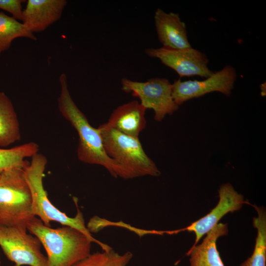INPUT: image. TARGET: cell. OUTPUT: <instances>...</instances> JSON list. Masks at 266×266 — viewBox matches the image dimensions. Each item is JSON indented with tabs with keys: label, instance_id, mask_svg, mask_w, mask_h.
<instances>
[{
	"label": "cell",
	"instance_id": "cell-1",
	"mask_svg": "<svg viewBox=\"0 0 266 266\" xmlns=\"http://www.w3.org/2000/svg\"><path fill=\"white\" fill-rule=\"evenodd\" d=\"M59 81L61 92L58 99V107L62 115L78 133V158L85 163L103 166L113 177H118V165L106 154L98 128L90 124L86 116L72 100L68 89L66 74H61Z\"/></svg>",
	"mask_w": 266,
	"mask_h": 266
},
{
	"label": "cell",
	"instance_id": "cell-2",
	"mask_svg": "<svg viewBox=\"0 0 266 266\" xmlns=\"http://www.w3.org/2000/svg\"><path fill=\"white\" fill-rule=\"evenodd\" d=\"M27 230L37 237L44 247L47 266H73L91 253V239L79 230L63 226L52 228L34 217Z\"/></svg>",
	"mask_w": 266,
	"mask_h": 266
},
{
	"label": "cell",
	"instance_id": "cell-3",
	"mask_svg": "<svg viewBox=\"0 0 266 266\" xmlns=\"http://www.w3.org/2000/svg\"><path fill=\"white\" fill-rule=\"evenodd\" d=\"M47 163L46 157L37 153L32 157L31 162L24 169L25 178L31 191L34 216H38L42 223L48 227H50L51 222L55 221L63 226L75 228L100 246L102 250H109L111 247L94 238L88 230L83 214L77 205V200H74L77 212L73 217L66 215L51 202L43 183Z\"/></svg>",
	"mask_w": 266,
	"mask_h": 266
},
{
	"label": "cell",
	"instance_id": "cell-4",
	"mask_svg": "<svg viewBox=\"0 0 266 266\" xmlns=\"http://www.w3.org/2000/svg\"><path fill=\"white\" fill-rule=\"evenodd\" d=\"M98 129L106 154L119 167L118 177L129 179L160 175V171L144 151L138 137L124 134L106 123L100 125Z\"/></svg>",
	"mask_w": 266,
	"mask_h": 266
},
{
	"label": "cell",
	"instance_id": "cell-5",
	"mask_svg": "<svg viewBox=\"0 0 266 266\" xmlns=\"http://www.w3.org/2000/svg\"><path fill=\"white\" fill-rule=\"evenodd\" d=\"M23 168L3 170L0 176V225L27 229L35 217L31 191Z\"/></svg>",
	"mask_w": 266,
	"mask_h": 266
},
{
	"label": "cell",
	"instance_id": "cell-6",
	"mask_svg": "<svg viewBox=\"0 0 266 266\" xmlns=\"http://www.w3.org/2000/svg\"><path fill=\"white\" fill-rule=\"evenodd\" d=\"M121 86L124 92L137 97L146 109L153 110L157 121H161L179 108L172 96V84L166 78L154 77L139 82L124 77Z\"/></svg>",
	"mask_w": 266,
	"mask_h": 266
},
{
	"label": "cell",
	"instance_id": "cell-7",
	"mask_svg": "<svg viewBox=\"0 0 266 266\" xmlns=\"http://www.w3.org/2000/svg\"><path fill=\"white\" fill-rule=\"evenodd\" d=\"M27 229L0 225V246L15 266H47V258L41 251V243Z\"/></svg>",
	"mask_w": 266,
	"mask_h": 266
},
{
	"label": "cell",
	"instance_id": "cell-8",
	"mask_svg": "<svg viewBox=\"0 0 266 266\" xmlns=\"http://www.w3.org/2000/svg\"><path fill=\"white\" fill-rule=\"evenodd\" d=\"M236 78L235 69L227 65L202 81L175 80L172 84V96L179 106L189 100L212 92H219L229 97L233 89Z\"/></svg>",
	"mask_w": 266,
	"mask_h": 266
},
{
	"label": "cell",
	"instance_id": "cell-9",
	"mask_svg": "<svg viewBox=\"0 0 266 266\" xmlns=\"http://www.w3.org/2000/svg\"><path fill=\"white\" fill-rule=\"evenodd\" d=\"M145 53L151 58L159 59L181 77L198 75L206 78L213 73L208 67L207 56L192 47L179 49L149 48L145 50Z\"/></svg>",
	"mask_w": 266,
	"mask_h": 266
},
{
	"label": "cell",
	"instance_id": "cell-10",
	"mask_svg": "<svg viewBox=\"0 0 266 266\" xmlns=\"http://www.w3.org/2000/svg\"><path fill=\"white\" fill-rule=\"evenodd\" d=\"M219 200L217 204L207 214L181 229L195 234L194 247L198 244L201 238L211 230L219 221L230 212L241 209L244 203H248L244 197L236 192L230 183L221 185L219 190Z\"/></svg>",
	"mask_w": 266,
	"mask_h": 266
},
{
	"label": "cell",
	"instance_id": "cell-11",
	"mask_svg": "<svg viewBox=\"0 0 266 266\" xmlns=\"http://www.w3.org/2000/svg\"><path fill=\"white\" fill-rule=\"evenodd\" d=\"M66 3V0H28L22 23L33 33L42 32L61 18Z\"/></svg>",
	"mask_w": 266,
	"mask_h": 266
},
{
	"label": "cell",
	"instance_id": "cell-12",
	"mask_svg": "<svg viewBox=\"0 0 266 266\" xmlns=\"http://www.w3.org/2000/svg\"><path fill=\"white\" fill-rule=\"evenodd\" d=\"M154 22L162 47L173 49L191 47L188 39L186 25L178 13H167L158 8L155 12Z\"/></svg>",
	"mask_w": 266,
	"mask_h": 266
},
{
	"label": "cell",
	"instance_id": "cell-13",
	"mask_svg": "<svg viewBox=\"0 0 266 266\" xmlns=\"http://www.w3.org/2000/svg\"><path fill=\"white\" fill-rule=\"evenodd\" d=\"M146 110L138 101L132 100L117 107L106 123L124 134L138 137L146 127Z\"/></svg>",
	"mask_w": 266,
	"mask_h": 266
},
{
	"label": "cell",
	"instance_id": "cell-14",
	"mask_svg": "<svg viewBox=\"0 0 266 266\" xmlns=\"http://www.w3.org/2000/svg\"><path fill=\"white\" fill-rule=\"evenodd\" d=\"M227 224L218 223L206 234L202 242L192 247L187 255L190 266H225L217 247V239L228 234Z\"/></svg>",
	"mask_w": 266,
	"mask_h": 266
},
{
	"label": "cell",
	"instance_id": "cell-15",
	"mask_svg": "<svg viewBox=\"0 0 266 266\" xmlns=\"http://www.w3.org/2000/svg\"><path fill=\"white\" fill-rule=\"evenodd\" d=\"M20 139L19 123L12 102L4 93L0 92V146H8Z\"/></svg>",
	"mask_w": 266,
	"mask_h": 266
},
{
	"label": "cell",
	"instance_id": "cell-16",
	"mask_svg": "<svg viewBox=\"0 0 266 266\" xmlns=\"http://www.w3.org/2000/svg\"><path fill=\"white\" fill-rule=\"evenodd\" d=\"M257 212L253 225L257 229L254 249L252 255L240 266H266V212L264 207L253 205Z\"/></svg>",
	"mask_w": 266,
	"mask_h": 266
},
{
	"label": "cell",
	"instance_id": "cell-17",
	"mask_svg": "<svg viewBox=\"0 0 266 266\" xmlns=\"http://www.w3.org/2000/svg\"><path fill=\"white\" fill-rule=\"evenodd\" d=\"M19 37L37 39L22 22L0 12V55L10 47L14 39Z\"/></svg>",
	"mask_w": 266,
	"mask_h": 266
},
{
	"label": "cell",
	"instance_id": "cell-18",
	"mask_svg": "<svg viewBox=\"0 0 266 266\" xmlns=\"http://www.w3.org/2000/svg\"><path fill=\"white\" fill-rule=\"evenodd\" d=\"M38 145L31 142L10 149H0V169L19 167L24 169L30 163L25 160L38 153Z\"/></svg>",
	"mask_w": 266,
	"mask_h": 266
},
{
	"label": "cell",
	"instance_id": "cell-19",
	"mask_svg": "<svg viewBox=\"0 0 266 266\" xmlns=\"http://www.w3.org/2000/svg\"><path fill=\"white\" fill-rule=\"evenodd\" d=\"M133 258L130 251L120 254L112 249L90 253L73 266H127Z\"/></svg>",
	"mask_w": 266,
	"mask_h": 266
},
{
	"label": "cell",
	"instance_id": "cell-20",
	"mask_svg": "<svg viewBox=\"0 0 266 266\" xmlns=\"http://www.w3.org/2000/svg\"><path fill=\"white\" fill-rule=\"evenodd\" d=\"M22 0H0V9L12 14V17L17 20H22Z\"/></svg>",
	"mask_w": 266,
	"mask_h": 266
},
{
	"label": "cell",
	"instance_id": "cell-21",
	"mask_svg": "<svg viewBox=\"0 0 266 266\" xmlns=\"http://www.w3.org/2000/svg\"><path fill=\"white\" fill-rule=\"evenodd\" d=\"M3 170L0 169V175H1V174Z\"/></svg>",
	"mask_w": 266,
	"mask_h": 266
},
{
	"label": "cell",
	"instance_id": "cell-22",
	"mask_svg": "<svg viewBox=\"0 0 266 266\" xmlns=\"http://www.w3.org/2000/svg\"><path fill=\"white\" fill-rule=\"evenodd\" d=\"M0 264H1V262H0Z\"/></svg>",
	"mask_w": 266,
	"mask_h": 266
}]
</instances>
